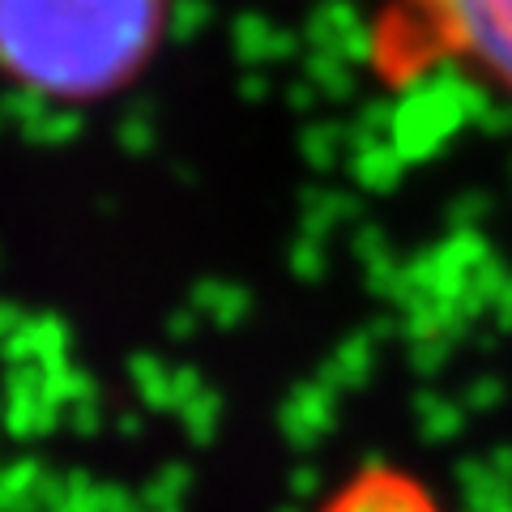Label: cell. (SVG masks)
Listing matches in <instances>:
<instances>
[{
	"label": "cell",
	"instance_id": "6da1fadb",
	"mask_svg": "<svg viewBox=\"0 0 512 512\" xmlns=\"http://www.w3.org/2000/svg\"><path fill=\"white\" fill-rule=\"evenodd\" d=\"M167 0H0V73L56 103H94L154 56Z\"/></svg>",
	"mask_w": 512,
	"mask_h": 512
},
{
	"label": "cell",
	"instance_id": "7a4b0ae2",
	"mask_svg": "<svg viewBox=\"0 0 512 512\" xmlns=\"http://www.w3.org/2000/svg\"><path fill=\"white\" fill-rule=\"evenodd\" d=\"M372 69L397 86L461 69L512 103V0H384Z\"/></svg>",
	"mask_w": 512,
	"mask_h": 512
},
{
	"label": "cell",
	"instance_id": "3957f363",
	"mask_svg": "<svg viewBox=\"0 0 512 512\" xmlns=\"http://www.w3.org/2000/svg\"><path fill=\"white\" fill-rule=\"evenodd\" d=\"M329 512H436L431 508L427 495L406 483V478L397 474H372V478H359V483H350L346 491H338V500H333Z\"/></svg>",
	"mask_w": 512,
	"mask_h": 512
}]
</instances>
